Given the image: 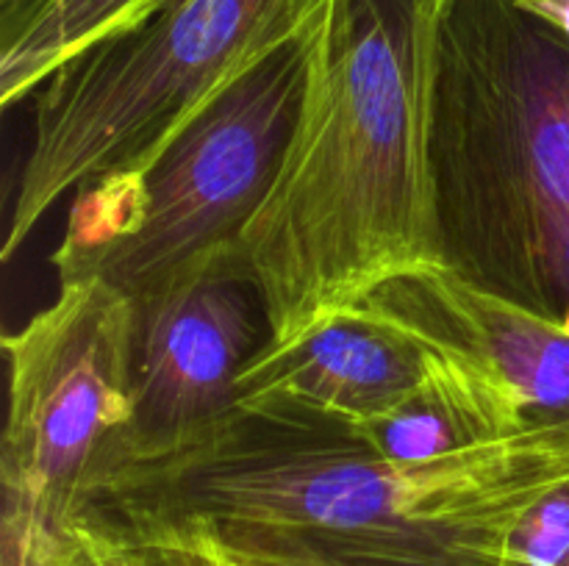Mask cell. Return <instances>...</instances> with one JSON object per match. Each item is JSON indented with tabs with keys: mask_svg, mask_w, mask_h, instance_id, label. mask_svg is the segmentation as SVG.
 I'll return each mask as SVG.
<instances>
[{
	"mask_svg": "<svg viewBox=\"0 0 569 566\" xmlns=\"http://www.w3.org/2000/svg\"><path fill=\"white\" fill-rule=\"evenodd\" d=\"M445 0H326L276 178L237 244L270 347L350 314L381 283L445 264L431 111Z\"/></svg>",
	"mask_w": 569,
	"mask_h": 566,
	"instance_id": "2",
	"label": "cell"
},
{
	"mask_svg": "<svg viewBox=\"0 0 569 566\" xmlns=\"http://www.w3.org/2000/svg\"><path fill=\"white\" fill-rule=\"evenodd\" d=\"M503 566H569V483L520 516L506 542Z\"/></svg>",
	"mask_w": 569,
	"mask_h": 566,
	"instance_id": "12",
	"label": "cell"
},
{
	"mask_svg": "<svg viewBox=\"0 0 569 566\" xmlns=\"http://www.w3.org/2000/svg\"><path fill=\"white\" fill-rule=\"evenodd\" d=\"M322 3L156 0L56 67L33 92L0 259H14L67 194L126 198L211 100L300 37Z\"/></svg>",
	"mask_w": 569,
	"mask_h": 566,
	"instance_id": "4",
	"label": "cell"
},
{
	"mask_svg": "<svg viewBox=\"0 0 569 566\" xmlns=\"http://www.w3.org/2000/svg\"><path fill=\"white\" fill-rule=\"evenodd\" d=\"M561 327H565V333H567V336H569V305H567L565 316H561Z\"/></svg>",
	"mask_w": 569,
	"mask_h": 566,
	"instance_id": "17",
	"label": "cell"
},
{
	"mask_svg": "<svg viewBox=\"0 0 569 566\" xmlns=\"http://www.w3.org/2000/svg\"><path fill=\"white\" fill-rule=\"evenodd\" d=\"M342 427L370 453L387 461H431L461 447L483 444L453 400L439 392L428 377L387 408Z\"/></svg>",
	"mask_w": 569,
	"mask_h": 566,
	"instance_id": "11",
	"label": "cell"
},
{
	"mask_svg": "<svg viewBox=\"0 0 569 566\" xmlns=\"http://www.w3.org/2000/svg\"><path fill=\"white\" fill-rule=\"evenodd\" d=\"M353 311L420 353L426 377L453 400L478 442L569 420V336L561 322L448 264L403 272Z\"/></svg>",
	"mask_w": 569,
	"mask_h": 566,
	"instance_id": "7",
	"label": "cell"
},
{
	"mask_svg": "<svg viewBox=\"0 0 569 566\" xmlns=\"http://www.w3.org/2000/svg\"><path fill=\"white\" fill-rule=\"evenodd\" d=\"M76 538H78V536H76ZM56 566H94V564H92V560H89L87 549L81 547V542H78V547L72 549V553L67 555L64 560H59V564H56Z\"/></svg>",
	"mask_w": 569,
	"mask_h": 566,
	"instance_id": "16",
	"label": "cell"
},
{
	"mask_svg": "<svg viewBox=\"0 0 569 566\" xmlns=\"http://www.w3.org/2000/svg\"><path fill=\"white\" fill-rule=\"evenodd\" d=\"M520 9L542 17L545 22L561 31L569 39V0H515Z\"/></svg>",
	"mask_w": 569,
	"mask_h": 566,
	"instance_id": "14",
	"label": "cell"
},
{
	"mask_svg": "<svg viewBox=\"0 0 569 566\" xmlns=\"http://www.w3.org/2000/svg\"><path fill=\"white\" fill-rule=\"evenodd\" d=\"M3 353V514L70 533L94 458L133 420L137 309L100 277L64 281Z\"/></svg>",
	"mask_w": 569,
	"mask_h": 566,
	"instance_id": "6",
	"label": "cell"
},
{
	"mask_svg": "<svg viewBox=\"0 0 569 566\" xmlns=\"http://www.w3.org/2000/svg\"><path fill=\"white\" fill-rule=\"evenodd\" d=\"M217 555H220L228 566H320V564H311V560L289 558V555H272V553H217Z\"/></svg>",
	"mask_w": 569,
	"mask_h": 566,
	"instance_id": "15",
	"label": "cell"
},
{
	"mask_svg": "<svg viewBox=\"0 0 569 566\" xmlns=\"http://www.w3.org/2000/svg\"><path fill=\"white\" fill-rule=\"evenodd\" d=\"M309 26L211 100L126 198L72 200L50 255L59 283L100 277L142 314L231 264L292 131Z\"/></svg>",
	"mask_w": 569,
	"mask_h": 566,
	"instance_id": "5",
	"label": "cell"
},
{
	"mask_svg": "<svg viewBox=\"0 0 569 566\" xmlns=\"http://www.w3.org/2000/svg\"><path fill=\"white\" fill-rule=\"evenodd\" d=\"M156 0H37L0 20V105L33 98L44 78Z\"/></svg>",
	"mask_w": 569,
	"mask_h": 566,
	"instance_id": "10",
	"label": "cell"
},
{
	"mask_svg": "<svg viewBox=\"0 0 569 566\" xmlns=\"http://www.w3.org/2000/svg\"><path fill=\"white\" fill-rule=\"evenodd\" d=\"M94 566H228L211 547L178 538H126L72 527Z\"/></svg>",
	"mask_w": 569,
	"mask_h": 566,
	"instance_id": "13",
	"label": "cell"
},
{
	"mask_svg": "<svg viewBox=\"0 0 569 566\" xmlns=\"http://www.w3.org/2000/svg\"><path fill=\"white\" fill-rule=\"evenodd\" d=\"M431 181L445 264L550 320L569 239V39L515 0H445Z\"/></svg>",
	"mask_w": 569,
	"mask_h": 566,
	"instance_id": "3",
	"label": "cell"
},
{
	"mask_svg": "<svg viewBox=\"0 0 569 566\" xmlns=\"http://www.w3.org/2000/svg\"><path fill=\"white\" fill-rule=\"evenodd\" d=\"M565 483L569 420L387 461L342 425L231 405L172 436H111L70 527L320 566H503L520 516Z\"/></svg>",
	"mask_w": 569,
	"mask_h": 566,
	"instance_id": "1",
	"label": "cell"
},
{
	"mask_svg": "<svg viewBox=\"0 0 569 566\" xmlns=\"http://www.w3.org/2000/svg\"><path fill=\"white\" fill-rule=\"evenodd\" d=\"M270 344L261 294L237 261L137 314L133 420L126 436L161 438L231 408L242 366Z\"/></svg>",
	"mask_w": 569,
	"mask_h": 566,
	"instance_id": "8",
	"label": "cell"
},
{
	"mask_svg": "<svg viewBox=\"0 0 569 566\" xmlns=\"http://www.w3.org/2000/svg\"><path fill=\"white\" fill-rule=\"evenodd\" d=\"M426 377L406 338L359 311L303 338L253 355L233 383V408L317 425H350L417 388Z\"/></svg>",
	"mask_w": 569,
	"mask_h": 566,
	"instance_id": "9",
	"label": "cell"
}]
</instances>
